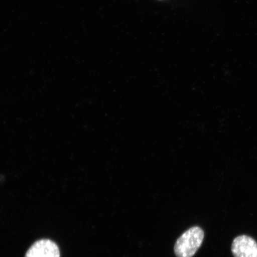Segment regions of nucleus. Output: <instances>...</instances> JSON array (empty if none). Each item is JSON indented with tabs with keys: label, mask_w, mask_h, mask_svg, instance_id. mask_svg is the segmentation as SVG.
Returning <instances> with one entry per match:
<instances>
[{
	"label": "nucleus",
	"mask_w": 257,
	"mask_h": 257,
	"mask_svg": "<svg viewBox=\"0 0 257 257\" xmlns=\"http://www.w3.org/2000/svg\"><path fill=\"white\" fill-rule=\"evenodd\" d=\"M204 232L201 227L194 226L183 233L177 240L175 253L177 257H192L202 245Z\"/></svg>",
	"instance_id": "1"
},
{
	"label": "nucleus",
	"mask_w": 257,
	"mask_h": 257,
	"mask_svg": "<svg viewBox=\"0 0 257 257\" xmlns=\"http://www.w3.org/2000/svg\"><path fill=\"white\" fill-rule=\"evenodd\" d=\"M231 249L234 257H257V242L249 236L236 237Z\"/></svg>",
	"instance_id": "2"
},
{
	"label": "nucleus",
	"mask_w": 257,
	"mask_h": 257,
	"mask_svg": "<svg viewBox=\"0 0 257 257\" xmlns=\"http://www.w3.org/2000/svg\"><path fill=\"white\" fill-rule=\"evenodd\" d=\"M25 257H60L59 246L50 239L35 242L28 249Z\"/></svg>",
	"instance_id": "3"
}]
</instances>
